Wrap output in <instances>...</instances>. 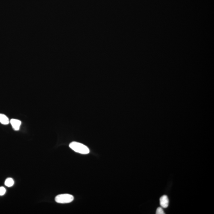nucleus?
<instances>
[{"instance_id": "f257e3e1", "label": "nucleus", "mask_w": 214, "mask_h": 214, "mask_svg": "<svg viewBox=\"0 0 214 214\" xmlns=\"http://www.w3.org/2000/svg\"><path fill=\"white\" fill-rule=\"evenodd\" d=\"M69 146L74 151L78 153L87 154L90 152L89 148L84 145L80 143L73 142L70 144Z\"/></svg>"}, {"instance_id": "f03ea898", "label": "nucleus", "mask_w": 214, "mask_h": 214, "mask_svg": "<svg viewBox=\"0 0 214 214\" xmlns=\"http://www.w3.org/2000/svg\"><path fill=\"white\" fill-rule=\"evenodd\" d=\"M74 199L73 195L69 194L58 195L56 197L55 200L58 203H68L71 202Z\"/></svg>"}, {"instance_id": "7ed1b4c3", "label": "nucleus", "mask_w": 214, "mask_h": 214, "mask_svg": "<svg viewBox=\"0 0 214 214\" xmlns=\"http://www.w3.org/2000/svg\"><path fill=\"white\" fill-rule=\"evenodd\" d=\"M10 122L14 130H18L20 129L21 125V121L20 120L13 119L11 120Z\"/></svg>"}, {"instance_id": "20e7f679", "label": "nucleus", "mask_w": 214, "mask_h": 214, "mask_svg": "<svg viewBox=\"0 0 214 214\" xmlns=\"http://www.w3.org/2000/svg\"><path fill=\"white\" fill-rule=\"evenodd\" d=\"M160 202L161 206L164 208H166L169 205V199L166 195H163L160 199Z\"/></svg>"}, {"instance_id": "39448f33", "label": "nucleus", "mask_w": 214, "mask_h": 214, "mask_svg": "<svg viewBox=\"0 0 214 214\" xmlns=\"http://www.w3.org/2000/svg\"><path fill=\"white\" fill-rule=\"evenodd\" d=\"M10 121L8 117L3 114H0V123L3 125H7L9 124Z\"/></svg>"}, {"instance_id": "423d86ee", "label": "nucleus", "mask_w": 214, "mask_h": 214, "mask_svg": "<svg viewBox=\"0 0 214 214\" xmlns=\"http://www.w3.org/2000/svg\"><path fill=\"white\" fill-rule=\"evenodd\" d=\"M5 185L7 187H11L14 184V181L13 178H9L6 179L5 182Z\"/></svg>"}, {"instance_id": "0eeeda50", "label": "nucleus", "mask_w": 214, "mask_h": 214, "mask_svg": "<svg viewBox=\"0 0 214 214\" xmlns=\"http://www.w3.org/2000/svg\"><path fill=\"white\" fill-rule=\"evenodd\" d=\"M156 214H164L165 213H164L163 210V209L161 207H159L157 209L156 211Z\"/></svg>"}, {"instance_id": "6e6552de", "label": "nucleus", "mask_w": 214, "mask_h": 214, "mask_svg": "<svg viewBox=\"0 0 214 214\" xmlns=\"http://www.w3.org/2000/svg\"><path fill=\"white\" fill-rule=\"evenodd\" d=\"M6 189L3 187H0V195L2 196L5 193Z\"/></svg>"}]
</instances>
